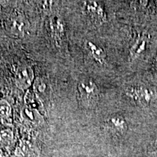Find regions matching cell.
<instances>
[{
  "instance_id": "8",
  "label": "cell",
  "mask_w": 157,
  "mask_h": 157,
  "mask_svg": "<svg viewBox=\"0 0 157 157\" xmlns=\"http://www.w3.org/2000/svg\"><path fill=\"white\" fill-rule=\"evenodd\" d=\"M34 92L41 100H46L50 95V87L44 79L38 78L35 80Z\"/></svg>"
},
{
  "instance_id": "10",
  "label": "cell",
  "mask_w": 157,
  "mask_h": 157,
  "mask_svg": "<svg viewBox=\"0 0 157 157\" xmlns=\"http://www.w3.org/2000/svg\"><path fill=\"white\" fill-rule=\"evenodd\" d=\"M28 28V22L22 17H15L11 22V31L15 36H22Z\"/></svg>"
},
{
  "instance_id": "11",
  "label": "cell",
  "mask_w": 157,
  "mask_h": 157,
  "mask_svg": "<svg viewBox=\"0 0 157 157\" xmlns=\"http://www.w3.org/2000/svg\"><path fill=\"white\" fill-rule=\"evenodd\" d=\"M22 116L26 120L34 124H39L42 121V117L40 113L36 110L30 109L26 105L23 108Z\"/></svg>"
},
{
  "instance_id": "12",
  "label": "cell",
  "mask_w": 157,
  "mask_h": 157,
  "mask_svg": "<svg viewBox=\"0 0 157 157\" xmlns=\"http://www.w3.org/2000/svg\"><path fill=\"white\" fill-rule=\"evenodd\" d=\"M51 29L55 38L57 41H60L64 34V26L62 21L58 17L51 21Z\"/></svg>"
},
{
  "instance_id": "3",
  "label": "cell",
  "mask_w": 157,
  "mask_h": 157,
  "mask_svg": "<svg viewBox=\"0 0 157 157\" xmlns=\"http://www.w3.org/2000/svg\"><path fill=\"white\" fill-rule=\"evenodd\" d=\"M86 13L94 22L98 24H103L107 21V15L103 5L95 1L84 2Z\"/></svg>"
},
{
  "instance_id": "1",
  "label": "cell",
  "mask_w": 157,
  "mask_h": 157,
  "mask_svg": "<svg viewBox=\"0 0 157 157\" xmlns=\"http://www.w3.org/2000/svg\"><path fill=\"white\" fill-rule=\"evenodd\" d=\"M80 101L85 106L93 107L99 100V90L91 79L82 80L78 84Z\"/></svg>"
},
{
  "instance_id": "9",
  "label": "cell",
  "mask_w": 157,
  "mask_h": 157,
  "mask_svg": "<svg viewBox=\"0 0 157 157\" xmlns=\"http://www.w3.org/2000/svg\"><path fill=\"white\" fill-rule=\"evenodd\" d=\"M25 105L30 109H34L41 113L43 111V103L42 100L37 96L34 92L28 91L25 95Z\"/></svg>"
},
{
  "instance_id": "7",
  "label": "cell",
  "mask_w": 157,
  "mask_h": 157,
  "mask_svg": "<svg viewBox=\"0 0 157 157\" xmlns=\"http://www.w3.org/2000/svg\"><path fill=\"white\" fill-rule=\"evenodd\" d=\"M86 48L96 61L101 64L105 63L106 59V52L103 48L91 42H86Z\"/></svg>"
},
{
  "instance_id": "14",
  "label": "cell",
  "mask_w": 157,
  "mask_h": 157,
  "mask_svg": "<svg viewBox=\"0 0 157 157\" xmlns=\"http://www.w3.org/2000/svg\"><path fill=\"white\" fill-rule=\"evenodd\" d=\"M148 154L150 157H157V139L153 140L148 146Z\"/></svg>"
},
{
  "instance_id": "6",
  "label": "cell",
  "mask_w": 157,
  "mask_h": 157,
  "mask_svg": "<svg viewBox=\"0 0 157 157\" xmlns=\"http://www.w3.org/2000/svg\"><path fill=\"white\" fill-rule=\"evenodd\" d=\"M108 127L111 132L117 135H123L128 129L127 121L123 117L119 116H113L107 121Z\"/></svg>"
},
{
  "instance_id": "13",
  "label": "cell",
  "mask_w": 157,
  "mask_h": 157,
  "mask_svg": "<svg viewBox=\"0 0 157 157\" xmlns=\"http://www.w3.org/2000/svg\"><path fill=\"white\" fill-rule=\"evenodd\" d=\"M11 113V107L5 101H0V116L3 117H8Z\"/></svg>"
},
{
  "instance_id": "15",
  "label": "cell",
  "mask_w": 157,
  "mask_h": 157,
  "mask_svg": "<svg viewBox=\"0 0 157 157\" xmlns=\"http://www.w3.org/2000/svg\"><path fill=\"white\" fill-rule=\"evenodd\" d=\"M155 63H156V68H157V55H156V60H155Z\"/></svg>"
},
{
  "instance_id": "2",
  "label": "cell",
  "mask_w": 157,
  "mask_h": 157,
  "mask_svg": "<svg viewBox=\"0 0 157 157\" xmlns=\"http://www.w3.org/2000/svg\"><path fill=\"white\" fill-rule=\"evenodd\" d=\"M124 92L135 103L145 107L150 105L156 97L154 90L145 86H128L124 89Z\"/></svg>"
},
{
  "instance_id": "5",
  "label": "cell",
  "mask_w": 157,
  "mask_h": 157,
  "mask_svg": "<svg viewBox=\"0 0 157 157\" xmlns=\"http://www.w3.org/2000/svg\"><path fill=\"white\" fill-rule=\"evenodd\" d=\"M148 43V37L146 35L140 34L133 42L129 48V57L134 60L141 53L146 50L147 44Z\"/></svg>"
},
{
  "instance_id": "4",
  "label": "cell",
  "mask_w": 157,
  "mask_h": 157,
  "mask_svg": "<svg viewBox=\"0 0 157 157\" xmlns=\"http://www.w3.org/2000/svg\"><path fill=\"white\" fill-rule=\"evenodd\" d=\"M34 81V72L32 68L27 65H21L16 71L15 82L17 87L22 90H25L30 87Z\"/></svg>"
}]
</instances>
